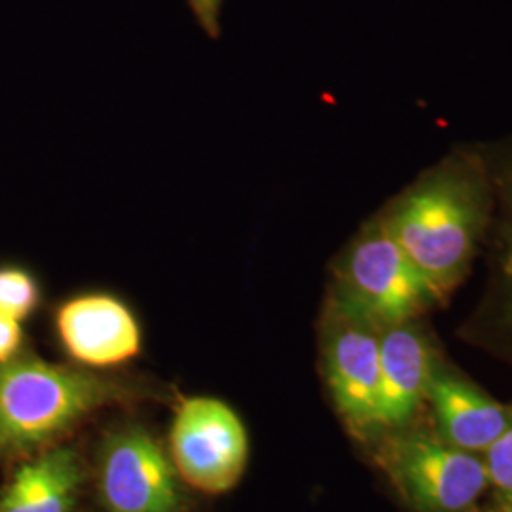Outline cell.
<instances>
[{
	"label": "cell",
	"instance_id": "277c9868",
	"mask_svg": "<svg viewBox=\"0 0 512 512\" xmlns=\"http://www.w3.org/2000/svg\"><path fill=\"white\" fill-rule=\"evenodd\" d=\"M171 450L179 475L192 488L219 495L232 490L243 475L249 439L243 421L228 404L194 397L175 414Z\"/></svg>",
	"mask_w": 512,
	"mask_h": 512
},
{
	"label": "cell",
	"instance_id": "30bf717a",
	"mask_svg": "<svg viewBox=\"0 0 512 512\" xmlns=\"http://www.w3.org/2000/svg\"><path fill=\"white\" fill-rule=\"evenodd\" d=\"M427 395L444 440L465 452H486L512 427V410L454 378H431Z\"/></svg>",
	"mask_w": 512,
	"mask_h": 512
},
{
	"label": "cell",
	"instance_id": "6da1fadb",
	"mask_svg": "<svg viewBox=\"0 0 512 512\" xmlns=\"http://www.w3.org/2000/svg\"><path fill=\"white\" fill-rule=\"evenodd\" d=\"M391 236L442 296L456 285L475 249L480 200L471 184L440 177L404 196L389 219Z\"/></svg>",
	"mask_w": 512,
	"mask_h": 512
},
{
	"label": "cell",
	"instance_id": "7a4b0ae2",
	"mask_svg": "<svg viewBox=\"0 0 512 512\" xmlns=\"http://www.w3.org/2000/svg\"><path fill=\"white\" fill-rule=\"evenodd\" d=\"M116 395L92 374L40 359L0 365V448H35L69 429Z\"/></svg>",
	"mask_w": 512,
	"mask_h": 512
},
{
	"label": "cell",
	"instance_id": "3957f363",
	"mask_svg": "<svg viewBox=\"0 0 512 512\" xmlns=\"http://www.w3.org/2000/svg\"><path fill=\"white\" fill-rule=\"evenodd\" d=\"M340 300L372 323L401 325L439 298L391 236L385 220L355 239L342 266Z\"/></svg>",
	"mask_w": 512,
	"mask_h": 512
},
{
	"label": "cell",
	"instance_id": "2e32d148",
	"mask_svg": "<svg viewBox=\"0 0 512 512\" xmlns=\"http://www.w3.org/2000/svg\"><path fill=\"white\" fill-rule=\"evenodd\" d=\"M507 270H509V274L512 275V245L511 251H509V262H507Z\"/></svg>",
	"mask_w": 512,
	"mask_h": 512
},
{
	"label": "cell",
	"instance_id": "5b68a950",
	"mask_svg": "<svg viewBox=\"0 0 512 512\" xmlns=\"http://www.w3.org/2000/svg\"><path fill=\"white\" fill-rule=\"evenodd\" d=\"M387 467L418 512H465L490 484L482 459L427 435L393 442Z\"/></svg>",
	"mask_w": 512,
	"mask_h": 512
},
{
	"label": "cell",
	"instance_id": "4fadbf2b",
	"mask_svg": "<svg viewBox=\"0 0 512 512\" xmlns=\"http://www.w3.org/2000/svg\"><path fill=\"white\" fill-rule=\"evenodd\" d=\"M486 473L497 490L512 495V427L484 452Z\"/></svg>",
	"mask_w": 512,
	"mask_h": 512
},
{
	"label": "cell",
	"instance_id": "8992f818",
	"mask_svg": "<svg viewBox=\"0 0 512 512\" xmlns=\"http://www.w3.org/2000/svg\"><path fill=\"white\" fill-rule=\"evenodd\" d=\"M325 363L330 393L357 431L380 425V336L361 311L338 300L330 313Z\"/></svg>",
	"mask_w": 512,
	"mask_h": 512
},
{
	"label": "cell",
	"instance_id": "e0dca14e",
	"mask_svg": "<svg viewBox=\"0 0 512 512\" xmlns=\"http://www.w3.org/2000/svg\"><path fill=\"white\" fill-rule=\"evenodd\" d=\"M495 512H512V505H511V507H507V509H499V511H495Z\"/></svg>",
	"mask_w": 512,
	"mask_h": 512
},
{
	"label": "cell",
	"instance_id": "7c38bea8",
	"mask_svg": "<svg viewBox=\"0 0 512 512\" xmlns=\"http://www.w3.org/2000/svg\"><path fill=\"white\" fill-rule=\"evenodd\" d=\"M38 287L35 279L18 268L0 270V313L23 321L37 308Z\"/></svg>",
	"mask_w": 512,
	"mask_h": 512
},
{
	"label": "cell",
	"instance_id": "8fae6325",
	"mask_svg": "<svg viewBox=\"0 0 512 512\" xmlns=\"http://www.w3.org/2000/svg\"><path fill=\"white\" fill-rule=\"evenodd\" d=\"M80 482L74 450L55 448L19 467L0 497V512H73Z\"/></svg>",
	"mask_w": 512,
	"mask_h": 512
},
{
	"label": "cell",
	"instance_id": "5bb4252c",
	"mask_svg": "<svg viewBox=\"0 0 512 512\" xmlns=\"http://www.w3.org/2000/svg\"><path fill=\"white\" fill-rule=\"evenodd\" d=\"M23 340L21 325L16 319L0 313V365L14 359Z\"/></svg>",
	"mask_w": 512,
	"mask_h": 512
},
{
	"label": "cell",
	"instance_id": "9c48e42d",
	"mask_svg": "<svg viewBox=\"0 0 512 512\" xmlns=\"http://www.w3.org/2000/svg\"><path fill=\"white\" fill-rule=\"evenodd\" d=\"M431 349L406 323L380 336V425H403L416 412L431 382Z\"/></svg>",
	"mask_w": 512,
	"mask_h": 512
},
{
	"label": "cell",
	"instance_id": "52a82bcc",
	"mask_svg": "<svg viewBox=\"0 0 512 512\" xmlns=\"http://www.w3.org/2000/svg\"><path fill=\"white\" fill-rule=\"evenodd\" d=\"M99 488L110 512H179L177 478L162 446L141 427H128L105 440Z\"/></svg>",
	"mask_w": 512,
	"mask_h": 512
},
{
	"label": "cell",
	"instance_id": "ba28073f",
	"mask_svg": "<svg viewBox=\"0 0 512 512\" xmlns=\"http://www.w3.org/2000/svg\"><path fill=\"white\" fill-rule=\"evenodd\" d=\"M57 330L69 355L84 365H122L141 351L137 319L109 294H86L63 304Z\"/></svg>",
	"mask_w": 512,
	"mask_h": 512
},
{
	"label": "cell",
	"instance_id": "9a60e30c",
	"mask_svg": "<svg viewBox=\"0 0 512 512\" xmlns=\"http://www.w3.org/2000/svg\"><path fill=\"white\" fill-rule=\"evenodd\" d=\"M196 19L200 21L203 31L209 37L217 38L220 35V10L222 0H188Z\"/></svg>",
	"mask_w": 512,
	"mask_h": 512
}]
</instances>
